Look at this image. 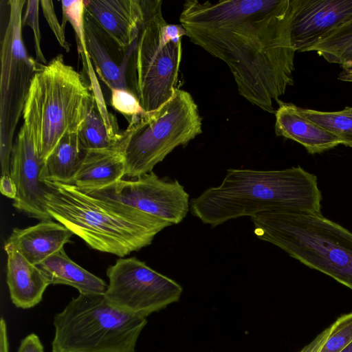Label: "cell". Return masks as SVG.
<instances>
[{"label":"cell","mask_w":352,"mask_h":352,"mask_svg":"<svg viewBox=\"0 0 352 352\" xmlns=\"http://www.w3.org/2000/svg\"><path fill=\"white\" fill-rule=\"evenodd\" d=\"M92 98L81 74L62 54L34 75L23 111V124L44 162L67 133L77 132Z\"/></svg>","instance_id":"5"},{"label":"cell","mask_w":352,"mask_h":352,"mask_svg":"<svg viewBox=\"0 0 352 352\" xmlns=\"http://www.w3.org/2000/svg\"><path fill=\"white\" fill-rule=\"evenodd\" d=\"M53 323L52 352H135L147 320L112 305L104 294L79 293Z\"/></svg>","instance_id":"6"},{"label":"cell","mask_w":352,"mask_h":352,"mask_svg":"<svg viewBox=\"0 0 352 352\" xmlns=\"http://www.w3.org/2000/svg\"><path fill=\"white\" fill-rule=\"evenodd\" d=\"M0 191L1 194L8 198L14 199L17 195L16 184L10 174L1 175L0 181Z\"/></svg>","instance_id":"31"},{"label":"cell","mask_w":352,"mask_h":352,"mask_svg":"<svg viewBox=\"0 0 352 352\" xmlns=\"http://www.w3.org/2000/svg\"><path fill=\"white\" fill-rule=\"evenodd\" d=\"M254 232L352 290V232L321 213L270 211L250 217Z\"/></svg>","instance_id":"4"},{"label":"cell","mask_w":352,"mask_h":352,"mask_svg":"<svg viewBox=\"0 0 352 352\" xmlns=\"http://www.w3.org/2000/svg\"><path fill=\"white\" fill-rule=\"evenodd\" d=\"M6 281L10 299L18 308L30 309L38 305L50 284L40 269L30 263L12 245L6 242Z\"/></svg>","instance_id":"17"},{"label":"cell","mask_w":352,"mask_h":352,"mask_svg":"<svg viewBox=\"0 0 352 352\" xmlns=\"http://www.w3.org/2000/svg\"><path fill=\"white\" fill-rule=\"evenodd\" d=\"M63 21L62 26L65 29L67 22L72 25L76 34L78 52L81 56L83 69L92 65L89 57L85 32V3L83 0L62 1Z\"/></svg>","instance_id":"25"},{"label":"cell","mask_w":352,"mask_h":352,"mask_svg":"<svg viewBox=\"0 0 352 352\" xmlns=\"http://www.w3.org/2000/svg\"><path fill=\"white\" fill-rule=\"evenodd\" d=\"M85 12L117 43L131 49L143 16V0L85 1Z\"/></svg>","instance_id":"15"},{"label":"cell","mask_w":352,"mask_h":352,"mask_svg":"<svg viewBox=\"0 0 352 352\" xmlns=\"http://www.w3.org/2000/svg\"><path fill=\"white\" fill-rule=\"evenodd\" d=\"M162 0H143L144 12L131 57V86L146 113L167 102L177 87L182 38L168 33Z\"/></svg>","instance_id":"8"},{"label":"cell","mask_w":352,"mask_h":352,"mask_svg":"<svg viewBox=\"0 0 352 352\" xmlns=\"http://www.w3.org/2000/svg\"><path fill=\"white\" fill-rule=\"evenodd\" d=\"M43 163L33 140L22 125L11 154L10 174L17 189L13 206L33 218L47 221L52 217L45 208V184L41 180Z\"/></svg>","instance_id":"12"},{"label":"cell","mask_w":352,"mask_h":352,"mask_svg":"<svg viewBox=\"0 0 352 352\" xmlns=\"http://www.w3.org/2000/svg\"><path fill=\"white\" fill-rule=\"evenodd\" d=\"M201 120L191 94L179 88L160 109L131 120L119 144L125 175L136 178L153 171L176 147L202 133Z\"/></svg>","instance_id":"7"},{"label":"cell","mask_w":352,"mask_h":352,"mask_svg":"<svg viewBox=\"0 0 352 352\" xmlns=\"http://www.w3.org/2000/svg\"><path fill=\"white\" fill-rule=\"evenodd\" d=\"M299 111L307 118L338 137L343 145L352 148V107L337 111L301 107Z\"/></svg>","instance_id":"24"},{"label":"cell","mask_w":352,"mask_h":352,"mask_svg":"<svg viewBox=\"0 0 352 352\" xmlns=\"http://www.w3.org/2000/svg\"><path fill=\"white\" fill-rule=\"evenodd\" d=\"M340 352H352V342L346 346Z\"/></svg>","instance_id":"33"},{"label":"cell","mask_w":352,"mask_h":352,"mask_svg":"<svg viewBox=\"0 0 352 352\" xmlns=\"http://www.w3.org/2000/svg\"><path fill=\"white\" fill-rule=\"evenodd\" d=\"M94 197L121 204L171 225L179 223L190 210L189 195L177 180L160 178L153 171L135 179H120L107 187L85 192Z\"/></svg>","instance_id":"11"},{"label":"cell","mask_w":352,"mask_h":352,"mask_svg":"<svg viewBox=\"0 0 352 352\" xmlns=\"http://www.w3.org/2000/svg\"><path fill=\"white\" fill-rule=\"evenodd\" d=\"M85 32L87 51L100 79L109 89L133 93L131 66L134 44L131 49L122 47L85 12Z\"/></svg>","instance_id":"14"},{"label":"cell","mask_w":352,"mask_h":352,"mask_svg":"<svg viewBox=\"0 0 352 352\" xmlns=\"http://www.w3.org/2000/svg\"><path fill=\"white\" fill-rule=\"evenodd\" d=\"M37 267L50 285H69L85 294H104L107 287L102 279L70 259L63 248L48 256Z\"/></svg>","instance_id":"20"},{"label":"cell","mask_w":352,"mask_h":352,"mask_svg":"<svg viewBox=\"0 0 352 352\" xmlns=\"http://www.w3.org/2000/svg\"><path fill=\"white\" fill-rule=\"evenodd\" d=\"M125 174V160L119 145L111 149L88 151L72 184L89 192L111 186Z\"/></svg>","instance_id":"19"},{"label":"cell","mask_w":352,"mask_h":352,"mask_svg":"<svg viewBox=\"0 0 352 352\" xmlns=\"http://www.w3.org/2000/svg\"><path fill=\"white\" fill-rule=\"evenodd\" d=\"M52 219L96 250L120 257L149 245L171 224L133 208L94 197L74 184L43 181Z\"/></svg>","instance_id":"3"},{"label":"cell","mask_w":352,"mask_h":352,"mask_svg":"<svg viewBox=\"0 0 352 352\" xmlns=\"http://www.w3.org/2000/svg\"><path fill=\"white\" fill-rule=\"evenodd\" d=\"M17 352H44V348L39 337L32 333L21 340Z\"/></svg>","instance_id":"30"},{"label":"cell","mask_w":352,"mask_h":352,"mask_svg":"<svg viewBox=\"0 0 352 352\" xmlns=\"http://www.w3.org/2000/svg\"><path fill=\"white\" fill-rule=\"evenodd\" d=\"M72 234L61 223L47 220L26 228H14L6 242L30 263L37 265L71 243Z\"/></svg>","instance_id":"18"},{"label":"cell","mask_w":352,"mask_h":352,"mask_svg":"<svg viewBox=\"0 0 352 352\" xmlns=\"http://www.w3.org/2000/svg\"><path fill=\"white\" fill-rule=\"evenodd\" d=\"M80 144L87 151H101L118 146L123 137L116 118L104 114L91 98L85 116L77 131Z\"/></svg>","instance_id":"22"},{"label":"cell","mask_w":352,"mask_h":352,"mask_svg":"<svg viewBox=\"0 0 352 352\" xmlns=\"http://www.w3.org/2000/svg\"><path fill=\"white\" fill-rule=\"evenodd\" d=\"M87 151L77 132L66 133L44 160L41 180L72 184Z\"/></svg>","instance_id":"21"},{"label":"cell","mask_w":352,"mask_h":352,"mask_svg":"<svg viewBox=\"0 0 352 352\" xmlns=\"http://www.w3.org/2000/svg\"><path fill=\"white\" fill-rule=\"evenodd\" d=\"M330 326L319 333L299 352H320L330 333Z\"/></svg>","instance_id":"32"},{"label":"cell","mask_w":352,"mask_h":352,"mask_svg":"<svg viewBox=\"0 0 352 352\" xmlns=\"http://www.w3.org/2000/svg\"><path fill=\"white\" fill-rule=\"evenodd\" d=\"M111 104L130 122L145 113L137 97L131 92L121 89H110Z\"/></svg>","instance_id":"27"},{"label":"cell","mask_w":352,"mask_h":352,"mask_svg":"<svg viewBox=\"0 0 352 352\" xmlns=\"http://www.w3.org/2000/svg\"><path fill=\"white\" fill-rule=\"evenodd\" d=\"M104 293L113 306L146 318L179 300L182 287L135 257L120 258L107 270Z\"/></svg>","instance_id":"10"},{"label":"cell","mask_w":352,"mask_h":352,"mask_svg":"<svg viewBox=\"0 0 352 352\" xmlns=\"http://www.w3.org/2000/svg\"><path fill=\"white\" fill-rule=\"evenodd\" d=\"M26 3L24 15L22 18V25L23 26H30L33 31L36 60L41 64L47 65V60L41 47V36L38 22V7L40 1L28 0Z\"/></svg>","instance_id":"28"},{"label":"cell","mask_w":352,"mask_h":352,"mask_svg":"<svg viewBox=\"0 0 352 352\" xmlns=\"http://www.w3.org/2000/svg\"><path fill=\"white\" fill-rule=\"evenodd\" d=\"M320 352H340L352 342V311L338 317Z\"/></svg>","instance_id":"26"},{"label":"cell","mask_w":352,"mask_h":352,"mask_svg":"<svg viewBox=\"0 0 352 352\" xmlns=\"http://www.w3.org/2000/svg\"><path fill=\"white\" fill-rule=\"evenodd\" d=\"M275 111V133L277 136L294 140L311 155L330 150L342 141L336 135L313 122L299 111V107L279 101Z\"/></svg>","instance_id":"16"},{"label":"cell","mask_w":352,"mask_h":352,"mask_svg":"<svg viewBox=\"0 0 352 352\" xmlns=\"http://www.w3.org/2000/svg\"><path fill=\"white\" fill-rule=\"evenodd\" d=\"M293 0H187L179 16L194 44L223 61L239 95L275 113L294 85Z\"/></svg>","instance_id":"1"},{"label":"cell","mask_w":352,"mask_h":352,"mask_svg":"<svg viewBox=\"0 0 352 352\" xmlns=\"http://www.w3.org/2000/svg\"><path fill=\"white\" fill-rule=\"evenodd\" d=\"M25 0L6 1L8 15L1 41L0 161L1 175L10 174L12 139L23 114L32 80L43 64L28 55L22 36Z\"/></svg>","instance_id":"9"},{"label":"cell","mask_w":352,"mask_h":352,"mask_svg":"<svg viewBox=\"0 0 352 352\" xmlns=\"http://www.w3.org/2000/svg\"><path fill=\"white\" fill-rule=\"evenodd\" d=\"M307 52L316 53L327 62L342 69L352 68V19L330 32Z\"/></svg>","instance_id":"23"},{"label":"cell","mask_w":352,"mask_h":352,"mask_svg":"<svg viewBox=\"0 0 352 352\" xmlns=\"http://www.w3.org/2000/svg\"><path fill=\"white\" fill-rule=\"evenodd\" d=\"M40 4L43 15L59 45L65 50L69 52L70 45L66 40L65 29L59 23L56 15L53 1L51 0H41Z\"/></svg>","instance_id":"29"},{"label":"cell","mask_w":352,"mask_h":352,"mask_svg":"<svg viewBox=\"0 0 352 352\" xmlns=\"http://www.w3.org/2000/svg\"><path fill=\"white\" fill-rule=\"evenodd\" d=\"M317 177L300 166L283 170L230 168L222 182L190 201L193 216L214 228L270 211L321 213Z\"/></svg>","instance_id":"2"},{"label":"cell","mask_w":352,"mask_h":352,"mask_svg":"<svg viewBox=\"0 0 352 352\" xmlns=\"http://www.w3.org/2000/svg\"><path fill=\"white\" fill-rule=\"evenodd\" d=\"M351 19L352 0H293L291 38L296 52H307Z\"/></svg>","instance_id":"13"}]
</instances>
